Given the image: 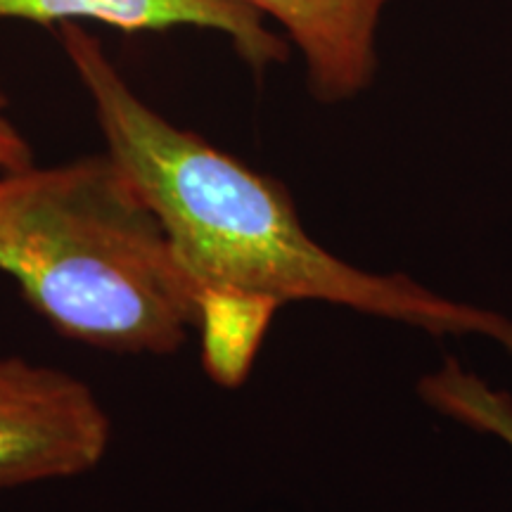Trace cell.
<instances>
[{
  "label": "cell",
  "instance_id": "6da1fadb",
  "mask_svg": "<svg viewBox=\"0 0 512 512\" xmlns=\"http://www.w3.org/2000/svg\"><path fill=\"white\" fill-rule=\"evenodd\" d=\"M57 38L91 100L105 152L152 209L197 297L235 290L280 304L328 302L434 335H486L512 351V323L501 313L456 304L406 275L358 271L320 247L283 183L162 117L81 24H60Z\"/></svg>",
  "mask_w": 512,
  "mask_h": 512
},
{
  "label": "cell",
  "instance_id": "7a4b0ae2",
  "mask_svg": "<svg viewBox=\"0 0 512 512\" xmlns=\"http://www.w3.org/2000/svg\"><path fill=\"white\" fill-rule=\"evenodd\" d=\"M0 271L88 347L171 354L197 328L195 287L107 152L0 174Z\"/></svg>",
  "mask_w": 512,
  "mask_h": 512
},
{
  "label": "cell",
  "instance_id": "3957f363",
  "mask_svg": "<svg viewBox=\"0 0 512 512\" xmlns=\"http://www.w3.org/2000/svg\"><path fill=\"white\" fill-rule=\"evenodd\" d=\"M112 420L91 387L64 370L0 358V491L93 470Z\"/></svg>",
  "mask_w": 512,
  "mask_h": 512
},
{
  "label": "cell",
  "instance_id": "277c9868",
  "mask_svg": "<svg viewBox=\"0 0 512 512\" xmlns=\"http://www.w3.org/2000/svg\"><path fill=\"white\" fill-rule=\"evenodd\" d=\"M81 24L95 22L126 34L202 29L223 34L249 67L280 64L290 43L266 24V17L242 0H0V22Z\"/></svg>",
  "mask_w": 512,
  "mask_h": 512
},
{
  "label": "cell",
  "instance_id": "5b68a950",
  "mask_svg": "<svg viewBox=\"0 0 512 512\" xmlns=\"http://www.w3.org/2000/svg\"><path fill=\"white\" fill-rule=\"evenodd\" d=\"M283 27L320 102L361 95L377 72V34L389 0H242Z\"/></svg>",
  "mask_w": 512,
  "mask_h": 512
},
{
  "label": "cell",
  "instance_id": "8992f818",
  "mask_svg": "<svg viewBox=\"0 0 512 512\" xmlns=\"http://www.w3.org/2000/svg\"><path fill=\"white\" fill-rule=\"evenodd\" d=\"M278 306V299L254 292L207 290L197 297L202 361L211 380L223 387L247 380Z\"/></svg>",
  "mask_w": 512,
  "mask_h": 512
},
{
  "label": "cell",
  "instance_id": "52a82bcc",
  "mask_svg": "<svg viewBox=\"0 0 512 512\" xmlns=\"http://www.w3.org/2000/svg\"><path fill=\"white\" fill-rule=\"evenodd\" d=\"M418 389L422 399L448 418L477 432L496 434L512 446V396L491 389L456 361H448L439 373L427 375Z\"/></svg>",
  "mask_w": 512,
  "mask_h": 512
},
{
  "label": "cell",
  "instance_id": "ba28073f",
  "mask_svg": "<svg viewBox=\"0 0 512 512\" xmlns=\"http://www.w3.org/2000/svg\"><path fill=\"white\" fill-rule=\"evenodd\" d=\"M34 150L10 117V100L0 79V174L34 164Z\"/></svg>",
  "mask_w": 512,
  "mask_h": 512
}]
</instances>
